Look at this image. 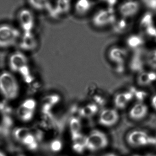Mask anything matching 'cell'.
<instances>
[{
  "instance_id": "8fae6325",
  "label": "cell",
  "mask_w": 156,
  "mask_h": 156,
  "mask_svg": "<svg viewBox=\"0 0 156 156\" xmlns=\"http://www.w3.org/2000/svg\"><path fill=\"white\" fill-rule=\"evenodd\" d=\"M148 112V107L146 105L138 102L131 107L129 112V117L133 120L139 121L145 118Z\"/></svg>"
},
{
  "instance_id": "ab89813d",
  "label": "cell",
  "mask_w": 156,
  "mask_h": 156,
  "mask_svg": "<svg viewBox=\"0 0 156 156\" xmlns=\"http://www.w3.org/2000/svg\"><path fill=\"white\" fill-rule=\"evenodd\" d=\"M154 39H155V41H156V37H155Z\"/></svg>"
},
{
  "instance_id": "44dd1931",
  "label": "cell",
  "mask_w": 156,
  "mask_h": 156,
  "mask_svg": "<svg viewBox=\"0 0 156 156\" xmlns=\"http://www.w3.org/2000/svg\"><path fill=\"white\" fill-rule=\"evenodd\" d=\"M143 66L144 63L141 55L140 53H136L132 58L130 65L131 68L134 71H139L141 72L143 70Z\"/></svg>"
},
{
  "instance_id": "7a4b0ae2",
  "label": "cell",
  "mask_w": 156,
  "mask_h": 156,
  "mask_svg": "<svg viewBox=\"0 0 156 156\" xmlns=\"http://www.w3.org/2000/svg\"><path fill=\"white\" fill-rule=\"evenodd\" d=\"M86 150L97 152L106 148L109 144V139L105 133L99 130H94L85 136Z\"/></svg>"
},
{
  "instance_id": "4dcf8cb0",
  "label": "cell",
  "mask_w": 156,
  "mask_h": 156,
  "mask_svg": "<svg viewBox=\"0 0 156 156\" xmlns=\"http://www.w3.org/2000/svg\"><path fill=\"white\" fill-rule=\"evenodd\" d=\"M147 61L150 66L156 69V49L150 52L148 56Z\"/></svg>"
},
{
  "instance_id": "ffe728a7",
  "label": "cell",
  "mask_w": 156,
  "mask_h": 156,
  "mask_svg": "<svg viewBox=\"0 0 156 156\" xmlns=\"http://www.w3.org/2000/svg\"><path fill=\"white\" fill-rule=\"evenodd\" d=\"M97 104H89L82 108L80 111V114L83 117H89L95 115L98 112Z\"/></svg>"
},
{
  "instance_id": "cb8c5ba5",
  "label": "cell",
  "mask_w": 156,
  "mask_h": 156,
  "mask_svg": "<svg viewBox=\"0 0 156 156\" xmlns=\"http://www.w3.org/2000/svg\"><path fill=\"white\" fill-rule=\"evenodd\" d=\"M126 43L129 47L133 49H136L143 44L144 41L143 38L140 36L133 35L128 37Z\"/></svg>"
},
{
  "instance_id": "30bf717a",
  "label": "cell",
  "mask_w": 156,
  "mask_h": 156,
  "mask_svg": "<svg viewBox=\"0 0 156 156\" xmlns=\"http://www.w3.org/2000/svg\"><path fill=\"white\" fill-rule=\"evenodd\" d=\"M140 5L135 1H126L120 5L119 11L123 18H126L135 15L139 11Z\"/></svg>"
},
{
  "instance_id": "d4e9b609",
  "label": "cell",
  "mask_w": 156,
  "mask_h": 156,
  "mask_svg": "<svg viewBox=\"0 0 156 156\" xmlns=\"http://www.w3.org/2000/svg\"><path fill=\"white\" fill-rule=\"evenodd\" d=\"M28 2L34 9L39 11L47 10L51 3L48 0H28Z\"/></svg>"
},
{
  "instance_id": "7c38bea8",
  "label": "cell",
  "mask_w": 156,
  "mask_h": 156,
  "mask_svg": "<svg viewBox=\"0 0 156 156\" xmlns=\"http://www.w3.org/2000/svg\"><path fill=\"white\" fill-rule=\"evenodd\" d=\"M69 127L72 141L76 140L82 135L81 132V123L80 120L77 117L71 118L69 121Z\"/></svg>"
},
{
  "instance_id": "ac0fdd59",
  "label": "cell",
  "mask_w": 156,
  "mask_h": 156,
  "mask_svg": "<svg viewBox=\"0 0 156 156\" xmlns=\"http://www.w3.org/2000/svg\"><path fill=\"white\" fill-rule=\"evenodd\" d=\"M93 6L91 0H77L75 5L76 12L80 15H84L90 11Z\"/></svg>"
},
{
  "instance_id": "7402d4cb",
  "label": "cell",
  "mask_w": 156,
  "mask_h": 156,
  "mask_svg": "<svg viewBox=\"0 0 156 156\" xmlns=\"http://www.w3.org/2000/svg\"><path fill=\"white\" fill-rule=\"evenodd\" d=\"M130 101L125 92L118 94L115 97V105L118 109H124Z\"/></svg>"
},
{
  "instance_id": "9a60e30c",
  "label": "cell",
  "mask_w": 156,
  "mask_h": 156,
  "mask_svg": "<svg viewBox=\"0 0 156 156\" xmlns=\"http://www.w3.org/2000/svg\"><path fill=\"white\" fill-rule=\"evenodd\" d=\"M36 45V41L32 32L24 33L21 38L20 46L24 50L34 49Z\"/></svg>"
},
{
  "instance_id": "4316f807",
  "label": "cell",
  "mask_w": 156,
  "mask_h": 156,
  "mask_svg": "<svg viewBox=\"0 0 156 156\" xmlns=\"http://www.w3.org/2000/svg\"><path fill=\"white\" fill-rule=\"evenodd\" d=\"M154 17L151 13L149 12L146 13L140 20V24L143 27L146 28L147 27L153 25Z\"/></svg>"
},
{
  "instance_id": "f35d334b",
  "label": "cell",
  "mask_w": 156,
  "mask_h": 156,
  "mask_svg": "<svg viewBox=\"0 0 156 156\" xmlns=\"http://www.w3.org/2000/svg\"><path fill=\"white\" fill-rule=\"evenodd\" d=\"M132 156H144V155H139V154H136V155H133Z\"/></svg>"
},
{
  "instance_id": "e575fe53",
  "label": "cell",
  "mask_w": 156,
  "mask_h": 156,
  "mask_svg": "<svg viewBox=\"0 0 156 156\" xmlns=\"http://www.w3.org/2000/svg\"><path fill=\"white\" fill-rule=\"evenodd\" d=\"M151 104L152 107L156 110V94L154 95L151 98Z\"/></svg>"
},
{
  "instance_id": "5b68a950",
  "label": "cell",
  "mask_w": 156,
  "mask_h": 156,
  "mask_svg": "<svg viewBox=\"0 0 156 156\" xmlns=\"http://www.w3.org/2000/svg\"><path fill=\"white\" fill-rule=\"evenodd\" d=\"M116 19L115 12L112 7L101 9L96 12L92 18L94 26L102 27L114 24Z\"/></svg>"
},
{
  "instance_id": "8d00e7d4",
  "label": "cell",
  "mask_w": 156,
  "mask_h": 156,
  "mask_svg": "<svg viewBox=\"0 0 156 156\" xmlns=\"http://www.w3.org/2000/svg\"><path fill=\"white\" fill-rule=\"evenodd\" d=\"M144 156H156V155L154 154H147L146 155Z\"/></svg>"
},
{
  "instance_id": "74e56055",
  "label": "cell",
  "mask_w": 156,
  "mask_h": 156,
  "mask_svg": "<svg viewBox=\"0 0 156 156\" xmlns=\"http://www.w3.org/2000/svg\"><path fill=\"white\" fill-rule=\"evenodd\" d=\"M0 156H6L4 154L2 153V152H0Z\"/></svg>"
},
{
  "instance_id": "2e32d148",
  "label": "cell",
  "mask_w": 156,
  "mask_h": 156,
  "mask_svg": "<svg viewBox=\"0 0 156 156\" xmlns=\"http://www.w3.org/2000/svg\"><path fill=\"white\" fill-rule=\"evenodd\" d=\"M126 57V52L120 48H114L110 50L109 57L113 62L118 65L123 64Z\"/></svg>"
},
{
  "instance_id": "1f68e13d",
  "label": "cell",
  "mask_w": 156,
  "mask_h": 156,
  "mask_svg": "<svg viewBox=\"0 0 156 156\" xmlns=\"http://www.w3.org/2000/svg\"><path fill=\"white\" fill-rule=\"evenodd\" d=\"M143 2L148 9L156 11V0H143Z\"/></svg>"
},
{
  "instance_id": "603a6c76",
  "label": "cell",
  "mask_w": 156,
  "mask_h": 156,
  "mask_svg": "<svg viewBox=\"0 0 156 156\" xmlns=\"http://www.w3.org/2000/svg\"><path fill=\"white\" fill-rule=\"evenodd\" d=\"M85 138V136H83L81 138L72 142V149L74 152L78 154H82L85 152L86 150Z\"/></svg>"
},
{
  "instance_id": "484cf974",
  "label": "cell",
  "mask_w": 156,
  "mask_h": 156,
  "mask_svg": "<svg viewBox=\"0 0 156 156\" xmlns=\"http://www.w3.org/2000/svg\"><path fill=\"white\" fill-rule=\"evenodd\" d=\"M64 147V144L60 139H53L49 144V149L53 153H58L61 152Z\"/></svg>"
},
{
  "instance_id": "d590c367",
  "label": "cell",
  "mask_w": 156,
  "mask_h": 156,
  "mask_svg": "<svg viewBox=\"0 0 156 156\" xmlns=\"http://www.w3.org/2000/svg\"><path fill=\"white\" fill-rule=\"evenodd\" d=\"M103 156H118L115 154L114 153H108V154H105Z\"/></svg>"
},
{
  "instance_id": "4fadbf2b",
  "label": "cell",
  "mask_w": 156,
  "mask_h": 156,
  "mask_svg": "<svg viewBox=\"0 0 156 156\" xmlns=\"http://www.w3.org/2000/svg\"><path fill=\"white\" fill-rule=\"evenodd\" d=\"M60 99V97L57 94H51L46 96L44 99L42 106L43 113L50 112L52 108L59 102Z\"/></svg>"
},
{
  "instance_id": "8992f818",
  "label": "cell",
  "mask_w": 156,
  "mask_h": 156,
  "mask_svg": "<svg viewBox=\"0 0 156 156\" xmlns=\"http://www.w3.org/2000/svg\"><path fill=\"white\" fill-rule=\"evenodd\" d=\"M36 106V101L34 99L29 98L25 100L16 110L18 119L25 122H30L34 118Z\"/></svg>"
},
{
  "instance_id": "5bb4252c",
  "label": "cell",
  "mask_w": 156,
  "mask_h": 156,
  "mask_svg": "<svg viewBox=\"0 0 156 156\" xmlns=\"http://www.w3.org/2000/svg\"><path fill=\"white\" fill-rule=\"evenodd\" d=\"M71 5L70 0H56L54 6L57 18L62 15L68 13L71 8Z\"/></svg>"
},
{
  "instance_id": "f546056e",
  "label": "cell",
  "mask_w": 156,
  "mask_h": 156,
  "mask_svg": "<svg viewBox=\"0 0 156 156\" xmlns=\"http://www.w3.org/2000/svg\"><path fill=\"white\" fill-rule=\"evenodd\" d=\"M134 95L136 99L139 101V102H142V101H144L147 96V93L143 90H138L135 88H132Z\"/></svg>"
},
{
  "instance_id": "d6a6232c",
  "label": "cell",
  "mask_w": 156,
  "mask_h": 156,
  "mask_svg": "<svg viewBox=\"0 0 156 156\" xmlns=\"http://www.w3.org/2000/svg\"><path fill=\"white\" fill-rule=\"evenodd\" d=\"M147 34L151 37H156V27L154 25L150 26L146 28Z\"/></svg>"
},
{
  "instance_id": "e0dca14e",
  "label": "cell",
  "mask_w": 156,
  "mask_h": 156,
  "mask_svg": "<svg viewBox=\"0 0 156 156\" xmlns=\"http://www.w3.org/2000/svg\"><path fill=\"white\" fill-rule=\"evenodd\" d=\"M156 81V73L154 72H140L137 79V83L141 86H147Z\"/></svg>"
},
{
  "instance_id": "9c48e42d",
  "label": "cell",
  "mask_w": 156,
  "mask_h": 156,
  "mask_svg": "<svg viewBox=\"0 0 156 156\" xmlns=\"http://www.w3.org/2000/svg\"><path fill=\"white\" fill-rule=\"evenodd\" d=\"M18 20L24 33L32 32L34 26V17L31 11L23 9L19 12Z\"/></svg>"
},
{
  "instance_id": "d6986e66",
  "label": "cell",
  "mask_w": 156,
  "mask_h": 156,
  "mask_svg": "<svg viewBox=\"0 0 156 156\" xmlns=\"http://www.w3.org/2000/svg\"><path fill=\"white\" fill-rule=\"evenodd\" d=\"M21 143L29 150L34 151L38 147V143L35 136L29 132Z\"/></svg>"
},
{
  "instance_id": "6da1fadb",
  "label": "cell",
  "mask_w": 156,
  "mask_h": 156,
  "mask_svg": "<svg viewBox=\"0 0 156 156\" xmlns=\"http://www.w3.org/2000/svg\"><path fill=\"white\" fill-rule=\"evenodd\" d=\"M20 92L18 81L11 72L4 71L0 74V93L7 100L17 98Z\"/></svg>"
},
{
  "instance_id": "836d02e7",
  "label": "cell",
  "mask_w": 156,
  "mask_h": 156,
  "mask_svg": "<svg viewBox=\"0 0 156 156\" xmlns=\"http://www.w3.org/2000/svg\"><path fill=\"white\" fill-rule=\"evenodd\" d=\"M108 5V7H112L117 3L118 0H101Z\"/></svg>"
},
{
  "instance_id": "83f0119b",
  "label": "cell",
  "mask_w": 156,
  "mask_h": 156,
  "mask_svg": "<svg viewBox=\"0 0 156 156\" xmlns=\"http://www.w3.org/2000/svg\"><path fill=\"white\" fill-rule=\"evenodd\" d=\"M29 133V131L26 128L20 127L15 130L14 132V136L17 141L21 143L24 138Z\"/></svg>"
},
{
  "instance_id": "277c9868",
  "label": "cell",
  "mask_w": 156,
  "mask_h": 156,
  "mask_svg": "<svg viewBox=\"0 0 156 156\" xmlns=\"http://www.w3.org/2000/svg\"><path fill=\"white\" fill-rule=\"evenodd\" d=\"M21 37L20 32L9 24L0 25V48H6L16 44Z\"/></svg>"
},
{
  "instance_id": "3957f363",
  "label": "cell",
  "mask_w": 156,
  "mask_h": 156,
  "mask_svg": "<svg viewBox=\"0 0 156 156\" xmlns=\"http://www.w3.org/2000/svg\"><path fill=\"white\" fill-rule=\"evenodd\" d=\"M126 142L129 146L135 148L153 146L154 136L140 129L131 131L126 135Z\"/></svg>"
},
{
  "instance_id": "52a82bcc",
  "label": "cell",
  "mask_w": 156,
  "mask_h": 156,
  "mask_svg": "<svg viewBox=\"0 0 156 156\" xmlns=\"http://www.w3.org/2000/svg\"><path fill=\"white\" fill-rule=\"evenodd\" d=\"M27 58L23 53L16 51L9 58V68L12 72H21L27 67Z\"/></svg>"
},
{
  "instance_id": "ba28073f",
  "label": "cell",
  "mask_w": 156,
  "mask_h": 156,
  "mask_svg": "<svg viewBox=\"0 0 156 156\" xmlns=\"http://www.w3.org/2000/svg\"><path fill=\"white\" fill-rule=\"evenodd\" d=\"M119 120V115L115 109H106L101 111L98 122L101 125L105 127H112L116 125Z\"/></svg>"
},
{
  "instance_id": "f1b7e54d",
  "label": "cell",
  "mask_w": 156,
  "mask_h": 156,
  "mask_svg": "<svg viewBox=\"0 0 156 156\" xmlns=\"http://www.w3.org/2000/svg\"><path fill=\"white\" fill-rule=\"evenodd\" d=\"M114 30L117 33L123 32L127 27V22L125 18L116 20L113 24Z\"/></svg>"
}]
</instances>
